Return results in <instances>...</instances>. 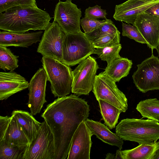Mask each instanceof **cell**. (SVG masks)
<instances>
[{
  "instance_id": "6da1fadb",
  "label": "cell",
  "mask_w": 159,
  "mask_h": 159,
  "mask_svg": "<svg viewBox=\"0 0 159 159\" xmlns=\"http://www.w3.org/2000/svg\"><path fill=\"white\" fill-rule=\"evenodd\" d=\"M89 106L75 94L58 97L48 104L41 115L53 134L55 159L67 158L72 139L80 124L87 119Z\"/></svg>"
},
{
  "instance_id": "7a4b0ae2",
  "label": "cell",
  "mask_w": 159,
  "mask_h": 159,
  "mask_svg": "<svg viewBox=\"0 0 159 159\" xmlns=\"http://www.w3.org/2000/svg\"><path fill=\"white\" fill-rule=\"evenodd\" d=\"M51 19L47 11L37 6H16L0 13V29L18 33L44 30Z\"/></svg>"
},
{
  "instance_id": "3957f363",
  "label": "cell",
  "mask_w": 159,
  "mask_h": 159,
  "mask_svg": "<svg viewBox=\"0 0 159 159\" xmlns=\"http://www.w3.org/2000/svg\"><path fill=\"white\" fill-rule=\"evenodd\" d=\"M116 127V134L123 140L141 144L153 143L159 139V123L151 119L126 118Z\"/></svg>"
},
{
  "instance_id": "277c9868",
  "label": "cell",
  "mask_w": 159,
  "mask_h": 159,
  "mask_svg": "<svg viewBox=\"0 0 159 159\" xmlns=\"http://www.w3.org/2000/svg\"><path fill=\"white\" fill-rule=\"evenodd\" d=\"M41 61L54 97H62L69 94L71 92L73 82L72 70L70 66L49 57H43Z\"/></svg>"
},
{
  "instance_id": "5b68a950",
  "label": "cell",
  "mask_w": 159,
  "mask_h": 159,
  "mask_svg": "<svg viewBox=\"0 0 159 159\" xmlns=\"http://www.w3.org/2000/svg\"><path fill=\"white\" fill-rule=\"evenodd\" d=\"M95 49L87 35L82 31L66 34L62 43L61 62L70 67L74 66L94 54Z\"/></svg>"
},
{
  "instance_id": "8992f818",
  "label": "cell",
  "mask_w": 159,
  "mask_h": 159,
  "mask_svg": "<svg viewBox=\"0 0 159 159\" xmlns=\"http://www.w3.org/2000/svg\"><path fill=\"white\" fill-rule=\"evenodd\" d=\"M116 83L101 72L95 77L93 92L97 100L106 101L125 112L128 109V100Z\"/></svg>"
},
{
  "instance_id": "52a82bcc",
  "label": "cell",
  "mask_w": 159,
  "mask_h": 159,
  "mask_svg": "<svg viewBox=\"0 0 159 159\" xmlns=\"http://www.w3.org/2000/svg\"><path fill=\"white\" fill-rule=\"evenodd\" d=\"M99 66L95 58L90 56L80 63L72 71L71 92L76 95H88L93 90Z\"/></svg>"
},
{
  "instance_id": "ba28073f",
  "label": "cell",
  "mask_w": 159,
  "mask_h": 159,
  "mask_svg": "<svg viewBox=\"0 0 159 159\" xmlns=\"http://www.w3.org/2000/svg\"><path fill=\"white\" fill-rule=\"evenodd\" d=\"M140 64L132 75L133 83L140 92L159 90V58L153 53Z\"/></svg>"
},
{
  "instance_id": "9c48e42d",
  "label": "cell",
  "mask_w": 159,
  "mask_h": 159,
  "mask_svg": "<svg viewBox=\"0 0 159 159\" xmlns=\"http://www.w3.org/2000/svg\"><path fill=\"white\" fill-rule=\"evenodd\" d=\"M24 159H55L53 135L45 120L42 123L35 138L30 143Z\"/></svg>"
},
{
  "instance_id": "30bf717a",
  "label": "cell",
  "mask_w": 159,
  "mask_h": 159,
  "mask_svg": "<svg viewBox=\"0 0 159 159\" xmlns=\"http://www.w3.org/2000/svg\"><path fill=\"white\" fill-rule=\"evenodd\" d=\"M66 34L58 24L53 21L44 30L37 52L43 57L62 61V45Z\"/></svg>"
},
{
  "instance_id": "8fae6325",
  "label": "cell",
  "mask_w": 159,
  "mask_h": 159,
  "mask_svg": "<svg viewBox=\"0 0 159 159\" xmlns=\"http://www.w3.org/2000/svg\"><path fill=\"white\" fill-rule=\"evenodd\" d=\"M59 0L55 6L53 18L66 34H75L81 31L80 20L82 12L80 8L72 2Z\"/></svg>"
},
{
  "instance_id": "7c38bea8",
  "label": "cell",
  "mask_w": 159,
  "mask_h": 159,
  "mask_svg": "<svg viewBox=\"0 0 159 159\" xmlns=\"http://www.w3.org/2000/svg\"><path fill=\"white\" fill-rule=\"evenodd\" d=\"M47 81L46 73L43 67L36 71L29 83L27 104L33 116L40 113L43 105L47 102L45 96Z\"/></svg>"
},
{
  "instance_id": "4fadbf2b",
  "label": "cell",
  "mask_w": 159,
  "mask_h": 159,
  "mask_svg": "<svg viewBox=\"0 0 159 159\" xmlns=\"http://www.w3.org/2000/svg\"><path fill=\"white\" fill-rule=\"evenodd\" d=\"M93 135L84 121L79 125L72 137L67 159H90Z\"/></svg>"
},
{
  "instance_id": "5bb4252c",
  "label": "cell",
  "mask_w": 159,
  "mask_h": 159,
  "mask_svg": "<svg viewBox=\"0 0 159 159\" xmlns=\"http://www.w3.org/2000/svg\"><path fill=\"white\" fill-rule=\"evenodd\" d=\"M159 2V0L144 2L140 0H128L116 5L113 18L116 21L134 25L137 16L145 12L151 7Z\"/></svg>"
},
{
  "instance_id": "9a60e30c",
  "label": "cell",
  "mask_w": 159,
  "mask_h": 159,
  "mask_svg": "<svg viewBox=\"0 0 159 159\" xmlns=\"http://www.w3.org/2000/svg\"><path fill=\"white\" fill-rule=\"evenodd\" d=\"M134 25L146 40L148 47L151 49L153 53L159 40V17L145 12L137 16Z\"/></svg>"
},
{
  "instance_id": "2e32d148",
  "label": "cell",
  "mask_w": 159,
  "mask_h": 159,
  "mask_svg": "<svg viewBox=\"0 0 159 159\" xmlns=\"http://www.w3.org/2000/svg\"><path fill=\"white\" fill-rule=\"evenodd\" d=\"M29 83L13 71L0 72V100H6L12 95L28 88Z\"/></svg>"
},
{
  "instance_id": "e0dca14e",
  "label": "cell",
  "mask_w": 159,
  "mask_h": 159,
  "mask_svg": "<svg viewBox=\"0 0 159 159\" xmlns=\"http://www.w3.org/2000/svg\"><path fill=\"white\" fill-rule=\"evenodd\" d=\"M43 34L41 30L32 33H18L0 31V46L28 48L40 42Z\"/></svg>"
},
{
  "instance_id": "ac0fdd59",
  "label": "cell",
  "mask_w": 159,
  "mask_h": 159,
  "mask_svg": "<svg viewBox=\"0 0 159 159\" xmlns=\"http://www.w3.org/2000/svg\"><path fill=\"white\" fill-rule=\"evenodd\" d=\"M87 126L92 134L102 142L112 146H115L121 150L123 140L116 133L111 132L106 125L100 122L87 119L84 120Z\"/></svg>"
},
{
  "instance_id": "d6986e66",
  "label": "cell",
  "mask_w": 159,
  "mask_h": 159,
  "mask_svg": "<svg viewBox=\"0 0 159 159\" xmlns=\"http://www.w3.org/2000/svg\"><path fill=\"white\" fill-rule=\"evenodd\" d=\"M159 149V141L149 144H142L130 149L116 151V159H153Z\"/></svg>"
},
{
  "instance_id": "ffe728a7",
  "label": "cell",
  "mask_w": 159,
  "mask_h": 159,
  "mask_svg": "<svg viewBox=\"0 0 159 159\" xmlns=\"http://www.w3.org/2000/svg\"><path fill=\"white\" fill-rule=\"evenodd\" d=\"M0 141L23 147H28L30 144L23 128L16 119L12 116L3 137Z\"/></svg>"
},
{
  "instance_id": "44dd1931",
  "label": "cell",
  "mask_w": 159,
  "mask_h": 159,
  "mask_svg": "<svg viewBox=\"0 0 159 159\" xmlns=\"http://www.w3.org/2000/svg\"><path fill=\"white\" fill-rule=\"evenodd\" d=\"M11 116L16 119L23 128L30 143L35 138L42 123L37 121L30 113L23 110H14Z\"/></svg>"
},
{
  "instance_id": "7402d4cb",
  "label": "cell",
  "mask_w": 159,
  "mask_h": 159,
  "mask_svg": "<svg viewBox=\"0 0 159 159\" xmlns=\"http://www.w3.org/2000/svg\"><path fill=\"white\" fill-rule=\"evenodd\" d=\"M132 64L131 60L120 57L107 65L104 71L102 73L116 82H119L129 74Z\"/></svg>"
},
{
  "instance_id": "603a6c76",
  "label": "cell",
  "mask_w": 159,
  "mask_h": 159,
  "mask_svg": "<svg viewBox=\"0 0 159 159\" xmlns=\"http://www.w3.org/2000/svg\"><path fill=\"white\" fill-rule=\"evenodd\" d=\"M100 113L105 124L110 129L114 128L118 122L121 111L112 104L103 100H98Z\"/></svg>"
},
{
  "instance_id": "cb8c5ba5",
  "label": "cell",
  "mask_w": 159,
  "mask_h": 159,
  "mask_svg": "<svg viewBox=\"0 0 159 159\" xmlns=\"http://www.w3.org/2000/svg\"><path fill=\"white\" fill-rule=\"evenodd\" d=\"M136 109L143 118H146L159 122V100L156 98L140 101Z\"/></svg>"
},
{
  "instance_id": "d4e9b609",
  "label": "cell",
  "mask_w": 159,
  "mask_h": 159,
  "mask_svg": "<svg viewBox=\"0 0 159 159\" xmlns=\"http://www.w3.org/2000/svg\"><path fill=\"white\" fill-rule=\"evenodd\" d=\"M28 148L0 141V159H24Z\"/></svg>"
},
{
  "instance_id": "484cf974",
  "label": "cell",
  "mask_w": 159,
  "mask_h": 159,
  "mask_svg": "<svg viewBox=\"0 0 159 159\" xmlns=\"http://www.w3.org/2000/svg\"><path fill=\"white\" fill-rule=\"evenodd\" d=\"M19 57L14 55L7 47L0 46V68L13 71L18 67Z\"/></svg>"
},
{
  "instance_id": "4316f807",
  "label": "cell",
  "mask_w": 159,
  "mask_h": 159,
  "mask_svg": "<svg viewBox=\"0 0 159 159\" xmlns=\"http://www.w3.org/2000/svg\"><path fill=\"white\" fill-rule=\"evenodd\" d=\"M122 48L120 43L114 46L95 49L94 54L98 55L102 61H106L107 65L114 60L121 57L119 53Z\"/></svg>"
},
{
  "instance_id": "83f0119b",
  "label": "cell",
  "mask_w": 159,
  "mask_h": 159,
  "mask_svg": "<svg viewBox=\"0 0 159 159\" xmlns=\"http://www.w3.org/2000/svg\"><path fill=\"white\" fill-rule=\"evenodd\" d=\"M107 22L91 32L85 34L91 41L110 34H114L119 30L113 22L110 19H106Z\"/></svg>"
},
{
  "instance_id": "f1b7e54d",
  "label": "cell",
  "mask_w": 159,
  "mask_h": 159,
  "mask_svg": "<svg viewBox=\"0 0 159 159\" xmlns=\"http://www.w3.org/2000/svg\"><path fill=\"white\" fill-rule=\"evenodd\" d=\"M120 33L118 31L114 34H110L92 41L95 48L111 47L120 43Z\"/></svg>"
},
{
  "instance_id": "f546056e",
  "label": "cell",
  "mask_w": 159,
  "mask_h": 159,
  "mask_svg": "<svg viewBox=\"0 0 159 159\" xmlns=\"http://www.w3.org/2000/svg\"><path fill=\"white\" fill-rule=\"evenodd\" d=\"M122 35L142 44H147V42L134 25L125 23H122Z\"/></svg>"
},
{
  "instance_id": "4dcf8cb0",
  "label": "cell",
  "mask_w": 159,
  "mask_h": 159,
  "mask_svg": "<svg viewBox=\"0 0 159 159\" xmlns=\"http://www.w3.org/2000/svg\"><path fill=\"white\" fill-rule=\"evenodd\" d=\"M17 6H37L36 0H0V13Z\"/></svg>"
},
{
  "instance_id": "1f68e13d",
  "label": "cell",
  "mask_w": 159,
  "mask_h": 159,
  "mask_svg": "<svg viewBox=\"0 0 159 159\" xmlns=\"http://www.w3.org/2000/svg\"><path fill=\"white\" fill-rule=\"evenodd\" d=\"M107 22L105 20H98L84 17L80 20V24L85 34L89 33L98 28Z\"/></svg>"
},
{
  "instance_id": "d6a6232c",
  "label": "cell",
  "mask_w": 159,
  "mask_h": 159,
  "mask_svg": "<svg viewBox=\"0 0 159 159\" xmlns=\"http://www.w3.org/2000/svg\"><path fill=\"white\" fill-rule=\"evenodd\" d=\"M84 17L97 19L100 18L107 19V13L106 10L101 8V7L96 5L93 7H89L85 10Z\"/></svg>"
},
{
  "instance_id": "836d02e7",
  "label": "cell",
  "mask_w": 159,
  "mask_h": 159,
  "mask_svg": "<svg viewBox=\"0 0 159 159\" xmlns=\"http://www.w3.org/2000/svg\"><path fill=\"white\" fill-rule=\"evenodd\" d=\"M11 119V116H0V140L2 139Z\"/></svg>"
},
{
  "instance_id": "e575fe53",
  "label": "cell",
  "mask_w": 159,
  "mask_h": 159,
  "mask_svg": "<svg viewBox=\"0 0 159 159\" xmlns=\"http://www.w3.org/2000/svg\"><path fill=\"white\" fill-rule=\"evenodd\" d=\"M145 12L159 17V2L151 7Z\"/></svg>"
},
{
  "instance_id": "d590c367",
  "label": "cell",
  "mask_w": 159,
  "mask_h": 159,
  "mask_svg": "<svg viewBox=\"0 0 159 159\" xmlns=\"http://www.w3.org/2000/svg\"><path fill=\"white\" fill-rule=\"evenodd\" d=\"M106 159H116V155L108 153L106 155Z\"/></svg>"
},
{
  "instance_id": "8d00e7d4",
  "label": "cell",
  "mask_w": 159,
  "mask_h": 159,
  "mask_svg": "<svg viewBox=\"0 0 159 159\" xmlns=\"http://www.w3.org/2000/svg\"><path fill=\"white\" fill-rule=\"evenodd\" d=\"M153 159H159V149L157 150Z\"/></svg>"
},
{
  "instance_id": "74e56055",
  "label": "cell",
  "mask_w": 159,
  "mask_h": 159,
  "mask_svg": "<svg viewBox=\"0 0 159 159\" xmlns=\"http://www.w3.org/2000/svg\"><path fill=\"white\" fill-rule=\"evenodd\" d=\"M156 49L157 50V51L158 54V56H159V40L158 41V44L157 45V46Z\"/></svg>"
},
{
  "instance_id": "f35d334b",
  "label": "cell",
  "mask_w": 159,
  "mask_h": 159,
  "mask_svg": "<svg viewBox=\"0 0 159 159\" xmlns=\"http://www.w3.org/2000/svg\"><path fill=\"white\" fill-rule=\"evenodd\" d=\"M140 0L144 2H146V1H150L151 0Z\"/></svg>"
},
{
  "instance_id": "ab89813d",
  "label": "cell",
  "mask_w": 159,
  "mask_h": 159,
  "mask_svg": "<svg viewBox=\"0 0 159 159\" xmlns=\"http://www.w3.org/2000/svg\"></svg>"
}]
</instances>
